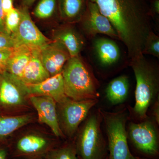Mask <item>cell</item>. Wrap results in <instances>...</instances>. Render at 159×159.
Wrapping results in <instances>:
<instances>
[{"label": "cell", "instance_id": "cell-1", "mask_svg": "<svg viewBox=\"0 0 159 159\" xmlns=\"http://www.w3.org/2000/svg\"><path fill=\"white\" fill-rule=\"evenodd\" d=\"M110 21L119 40L125 44L129 59L143 55L146 38L152 31L148 0H90Z\"/></svg>", "mask_w": 159, "mask_h": 159}, {"label": "cell", "instance_id": "cell-2", "mask_svg": "<svg viewBox=\"0 0 159 159\" xmlns=\"http://www.w3.org/2000/svg\"><path fill=\"white\" fill-rule=\"evenodd\" d=\"M136 81L134 106L132 111L141 120L147 118V111L155 102L159 91V70L157 64L146 59L144 55L130 60Z\"/></svg>", "mask_w": 159, "mask_h": 159}, {"label": "cell", "instance_id": "cell-3", "mask_svg": "<svg viewBox=\"0 0 159 159\" xmlns=\"http://www.w3.org/2000/svg\"><path fill=\"white\" fill-rule=\"evenodd\" d=\"M61 74L67 97L77 101L98 99L99 82L90 66L80 55L67 61Z\"/></svg>", "mask_w": 159, "mask_h": 159}, {"label": "cell", "instance_id": "cell-4", "mask_svg": "<svg viewBox=\"0 0 159 159\" xmlns=\"http://www.w3.org/2000/svg\"><path fill=\"white\" fill-rule=\"evenodd\" d=\"M99 111L104 121L108 139L109 159H137L131 153L127 142V112L125 111L116 112Z\"/></svg>", "mask_w": 159, "mask_h": 159}, {"label": "cell", "instance_id": "cell-5", "mask_svg": "<svg viewBox=\"0 0 159 159\" xmlns=\"http://www.w3.org/2000/svg\"><path fill=\"white\" fill-rule=\"evenodd\" d=\"M102 120L99 111L85 119L75 147L81 159H105L106 145L100 128Z\"/></svg>", "mask_w": 159, "mask_h": 159}, {"label": "cell", "instance_id": "cell-6", "mask_svg": "<svg viewBox=\"0 0 159 159\" xmlns=\"http://www.w3.org/2000/svg\"><path fill=\"white\" fill-rule=\"evenodd\" d=\"M97 102L98 99L77 101L67 97L58 103L57 116L62 133L64 132L68 136H73Z\"/></svg>", "mask_w": 159, "mask_h": 159}, {"label": "cell", "instance_id": "cell-7", "mask_svg": "<svg viewBox=\"0 0 159 159\" xmlns=\"http://www.w3.org/2000/svg\"><path fill=\"white\" fill-rule=\"evenodd\" d=\"M79 22L84 33L89 39L94 38L98 34H103L119 39L108 19L100 12L97 4L90 0H87L85 11Z\"/></svg>", "mask_w": 159, "mask_h": 159}, {"label": "cell", "instance_id": "cell-8", "mask_svg": "<svg viewBox=\"0 0 159 159\" xmlns=\"http://www.w3.org/2000/svg\"><path fill=\"white\" fill-rule=\"evenodd\" d=\"M140 123L131 122L128 134L131 141L138 150L148 155L158 152V133L154 122L145 119Z\"/></svg>", "mask_w": 159, "mask_h": 159}, {"label": "cell", "instance_id": "cell-9", "mask_svg": "<svg viewBox=\"0 0 159 159\" xmlns=\"http://www.w3.org/2000/svg\"><path fill=\"white\" fill-rule=\"evenodd\" d=\"M20 20L16 31L11 34L14 40L15 48L21 45L29 46L32 48H40L50 43L49 39L41 32L31 19L28 8L19 9Z\"/></svg>", "mask_w": 159, "mask_h": 159}, {"label": "cell", "instance_id": "cell-10", "mask_svg": "<svg viewBox=\"0 0 159 159\" xmlns=\"http://www.w3.org/2000/svg\"><path fill=\"white\" fill-rule=\"evenodd\" d=\"M39 56L51 77L61 73L64 66L71 57L66 47L53 40L40 48Z\"/></svg>", "mask_w": 159, "mask_h": 159}, {"label": "cell", "instance_id": "cell-11", "mask_svg": "<svg viewBox=\"0 0 159 159\" xmlns=\"http://www.w3.org/2000/svg\"><path fill=\"white\" fill-rule=\"evenodd\" d=\"M30 100L37 111L39 122L48 125L56 137L62 136L55 100L48 96L36 95H32Z\"/></svg>", "mask_w": 159, "mask_h": 159}, {"label": "cell", "instance_id": "cell-12", "mask_svg": "<svg viewBox=\"0 0 159 159\" xmlns=\"http://www.w3.org/2000/svg\"><path fill=\"white\" fill-rule=\"evenodd\" d=\"M53 148L48 139L41 136L29 134L18 140L14 145V154L29 158L39 157L44 158Z\"/></svg>", "mask_w": 159, "mask_h": 159}, {"label": "cell", "instance_id": "cell-13", "mask_svg": "<svg viewBox=\"0 0 159 159\" xmlns=\"http://www.w3.org/2000/svg\"><path fill=\"white\" fill-rule=\"evenodd\" d=\"M0 83V102L6 106L21 105L26 93V84L7 72L2 75Z\"/></svg>", "mask_w": 159, "mask_h": 159}, {"label": "cell", "instance_id": "cell-14", "mask_svg": "<svg viewBox=\"0 0 159 159\" xmlns=\"http://www.w3.org/2000/svg\"><path fill=\"white\" fill-rule=\"evenodd\" d=\"M26 93L27 95L51 97L57 103L62 102L67 97L65 92L61 73L50 77L39 83L26 84Z\"/></svg>", "mask_w": 159, "mask_h": 159}, {"label": "cell", "instance_id": "cell-15", "mask_svg": "<svg viewBox=\"0 0 159 159\" xmlns=\"http://www.w3.org/2000/svg\"><path fill=\"white\" fill-rule=\"evenodd\" d=\"M93 50L97 62L101 66L109 67L116 64L121 58V51L113 40L105 37L95 39Z\"/></svg>", "mask_w": 159, "mask_h": 159}, {"label": "cell", "instance_id": "cell-16", "mask_svg": "<svg viewBox=\"0 0 159 159\" xmlns=\"http://www.w3.org/2000/svg\"><path fill=\"white\" fill-rule=\"evenodd\" d=\"M53 40L63 45L71 57L79 56L85 44L83 35L70 24L55 30L53 34Z\"/></svg>", "mask_w": 159, "mask_h": 159}, {"label": "cell", "instance_id": "cell-17", "mask_svg": "<svg viewBox=\"0 0 159 159\" xmlns=\"http://www.w3.org/2000/svg\"><path fill=\"white\" fill-rule=\"evenodd\" d=\"M40 48H33L31 59L24 69L20 79L26 84L39 83L51 77L41 60Z\"/></svg>", "mask_w": 159, "mask_h": 159}, {"label": "cell", "instance_id": "cell-18", "mask_svg": "<svg viewBox=\"0 0 159 159\" xmlns=\"http://www.w3.org/2000/svg\"><path fill=\"white\" fill-rule=\"evenodd\" d=\"M32 50V48L25 45L14 48L8 61L7 73L20 79L24 69L31 59Z\"/></svg>", "mask_w": 159, "mask_h": 159}, {"label": "cell", "instance_id": "cell-19", "mask_svg": "<svg viewBox=\"0 0 159 159\" xmlns=\"http://www.w3.org/2000/svg\"><path fill=\"white\" fill-rule=\"evenodd\" d=\"M87 0H58L61 19L67 24L79 22L85 11Z\"/></svg>", "mask_w": 159, "mask_h": 159}, {"label": "cell", "instance_id": "cell-20", "mask_svg": "<svg viewBox=\"0 0 159 159\" xmlns=\"http://www.w3.org/2000/svg\"><path fill=\"white\" fill-rule=\"evenodd\" d=\"M129 83L128 77L123 75L112 80L106 89L107 98L112 104L122 103L128 97Z\"/></svg>", "mask_w": 159, "mask_h": 159}, {"label": "cell", "instance_id": "cell-21", "mask_svg": "<svg viewBox=\"0 0 159 159\" xmlns=\"http://www.w3.org/2000/svg\"><path fill=\"white\" fill-rule=\"evenodd\" d=\"M31 120V117L29 115L0 116V139L8 136L16 130L28 124Z\"/></svg>", "mask_w": 159, "mask_h": 159}, {"label": "cell", "instance_id": "cell-22", "mask_svg": "<svg viewBox=\"0 0 159 159\" xmlns=\"http://www.w3.org/2000/svg\"><path fill=\"white\" fill-rule=\"evenodd\" d=\"M44 159H78L76 148L72 145H66L53 148L45 156Z\"/></svg>", "mask_w": 159, "mask_h": 159}, {"label": "cell", "instance_id": "cell-23", "mask_svg": "<svg viewBox=\"0 0 159 159\" xmlns=\"http://www.w3.org/2000/svg\"><path fill=\"white\" fill-rule=\"evenodd\" d=\"M57 0H41L33 11L35 17L40 19L50 18L54 14Z\"/></svg>", "mask_w": 159, "mask_h": 159}, {"label": "cell", "instance_id": "cell-24", "mask_svg": "<svg viewBox=\"0 0 159 159\" xmlns=\"http://www.w3.org/2000/svg\"><path fill=\"white\" fill-rule=\"evenodd\" d=\"M20 13L19 9L13 8L5 15V29L8 34H13L19 25Z\"/></svg>", "mask_w": 159, "mask_h": 159}, {"label": "cell", "instance_id": "cell-25", "mask_svg": "<svg viewBox=\"0 0 159 159\" xmlns=\"http://www.w3.org/2000/svg\"><path fill=\"white\" fill-rule=\"evenodd\" d=\"M142 54L159 58V37L153 31H150L146 38Z\"/></svg>", "mask_w": 159, "mask_h": 159}, {"label": "cell", "instance_id": "cell-26", "mask_svg": "<svg viewBox=\"0 0 159 159\" xmlns=\"http://www.w3.org/2000/svg\"><path fill=\"white\" fill-rule=\"evenodd\" d=\"M14 40L6 31L0 30V51L12 50L15 48Z\"/></svg>", "mask_w": 159, "mask_h": 159}, {"label": "cell", "instance_id": "cell-27", "mask_svg": "<svg viewBox=\"0 0 159 159\" xmlns=\"http://www.w3.org/2000/svg\"><path fill=\"white\" fill-rule=\"evenodd\" d=\"M13 49L0 51V74L1 75L7 72L8 61Z\"/></svg>", "mask_w": 159, "mask_h": 159}, {"label": "cell", "instance_id": "cell-28", "mask_svg": "<svg viewBox=\"0 0 159 159\" xmlns=\"http://www.w3.org/2000/svg\"><path fill=\"white\" fill-rule=\"evenodd\" d=\"M151 14L152 17L159 15V0H152L150 3Z\"/></svg>", "mask_w": 159, "mask_h": 159}, {"label": "cell", "instance_id": "cell-29", "mask_svg": "<svg viewBox=\"0 0 159 159\" xmlns=\"http://www.w3.org/2000/svg\"><path fill=\"white\" fill-rule=\"evenodd\" d=\"M3 11L5 15L13 9V0H2Z\"/></svg>", "mask_w": 159, "mask_h": 159}, {"label": "cell", "instance_id": "cell-30", "mask_svg": "<svg viewBox=\"0 0 159 159\" xmlns=\"http://www.w3.org/2000/svg\"><path fill=\"white\" fill-rule=\"evenodd\" d=\"M5 15L3 10L2 0H0V30L2 31H5Z\"/></svg>", "mask_w": 159, "mask_h": 159}, {"label": "cell", "instance_id": "cell-31", "mask_svg": "<svg viewBox=\"0 0 159 159\" xmlns=\"http://www.w3.org/2000/svg\"><path fill=\"white\" fill-rule=\"evenodd\" d=\"M153 108V115L157 124L159 123V99L155 102Z\"/></svg>", "mask_w": 159, "mask_h": 159}, {"label": "cell", "instance_id": "cell-32", "mask_svg": "<svg viewBox=\"0 0 159 159\" xmlns=\"http://www.w3.org/2000/svg\"><path fill=\"white\" fill-rule=\"evenodd\" d=\"M8 150L4 147H0V159H8Z\"/></svg>", "mask_w": 159, "mask_h": 159}, {"label": "cell", "instance_id": "cell-33", "mask_svg": "<svg viewBox=\"0 0 159 159\" xmlns=\"http://www.w3.org/2000/svg\"><path fill=\"white\" fill-rule=\"evenodd\" d=\"M35 1L36 0H22V2L24 7L29 8L33 5Z\"/></svg>", "mask_w": 159, "mask_h": 159}, {"label": "cell", "instance_id": "cell-34", "mask_svg": "<svg viewBox=\"0 0 159 159\" xmlns=\"http://www.w3.org/2000/svg\"><path fill=\"white\" fill-rule=\"evenodd\" d=\"M2 75H1V74H0V83H1V81H2Z\"/></svg>", "mask_w": 159, "mask_h": 159}, {"label": "cell", "instance_id": "cell-35", "mask_svg": "<svg viewBox=\"0 0 159 159\" xmlns=\"http://www.w3.org/2000/svg\"><path fill=\"white\" fill-rule=\"evenodd\" d=\"M137 159H139L137 158Z\"/></svg>", "mask_w": 159, "mask_h": 159}, {"label": "cell", "instance_id": "cell-36", "mask_svg": "<svg viewBox=\"0 0 159 159\" xmlns=\"http://www.w3.org/2000/svg\"><path fill=\"white\" fill-rule=\"evenodd\" d=\"M108 159H109V158H108Z\"/></svg>", "mask_w": 159, "mask_h": 159}]
</instances>
